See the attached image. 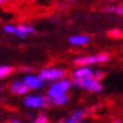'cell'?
I'll return each mask as SVG.
<instances>
[{
  "instance_id": "obj_7",
  "label": "cell",
  "mask_w": 123,
  "mask_h": 123,
  "mask_svg": "<svg viewBox=\"0 0 123 123\" xmlns=\"http://www.w3.org/2000/svg\"><path fill=\"white\" fill-rule=\"evenodd\" d=\"M22 82H25L31 89H40L43 86V82L44 80L40 78V76H36V75H25Z\"/></svg>"
},
{
  "instance_id": "obj_15",
  "label": "cell",
  "mask_w": 123,
  "mask_h": 123,
  "mask_svg": "<svg viewBox=\"0 0 123 123\" xmlns=\"http://www.w3.org/2000/svg\"><path fill=\"white\" fill-rule=\"evenodd\" d=\"M15 28H17V26H14V25H11V24H8V25H6V26L3 28V31H4L6 33H14V32H15Z\"/></svg>"
},
{
  "instance_id": "obj_9",
  "label": "cell",
  "mask_w": 123,
  "mask_h": 123,
  "mask_svg": "<svg viewBox=\"0 0 123 123\" xmlns=\"http://www.w3.org/2000/svg\"><path fill=\"white\" fill-rule=\"evenodd\" d=\"M93 72L94 71L90 68V65H79V68L73 72V76L75 78H87V76H91Z\"/></svg>"
},
{
  "instance_id": "obj_11",
  "label": "cell",
  "mask_w": 123,
  "mask_h": 123,
  "mask_svg": "<svg viewBox=\"0 0 123 123\" xmlns=\"http://www.w3.org/2000/svg\"><path fill=\"white\" fill-rule=\"evenodd\" d=\"M89 42H90V36H87V35H75V36L69 37V43H72L75 46H82L89 43Z\"/></svg>"
},
{
  "instance_id": "obj_19",
  "label": "cell",
  "mask_w": 123,
  "mask_h": 123,
  "mask_svg": "<svg viewBox=\"0 0 123 123\" xmlns=\"http://www.w3.org/2000/svg\"><path fill=\"white\" fill-rule=\"evenodd\" d=\"M4 1H6V0H0V4H1V3H4Z\"/></svg>"
},
{
  "instance_id": "obj_2",
  "label": "cell",
  "mask_w": 123,
  "mask_h": 123,
  "mask_svg": "<svg viewBox=\"0 0 123 123\" xmlns=\"http://www.w3.org/2000/svg\"><path fill=\"white\" fill-rule=\"evenodd\" d=\"M71 86H72V82L71 80L64 79V78L57 79L55 82L50 86V89L47 91V97H50L51 100H53V98H55L58 95L65 94V93H68V90H69Z\"/></svg>"
},
{
  "instance_id": "obj_14",
  "label": "cell",
  "mask_w": 123,
  "mask_h": 123,
  "mask_svg": "<svg viewBox=\"0 0 123 123\" xmlns=\"http://www.w3.org/2000/svg\"><path fill=\"white\" fill-rule=\"evenodd\" d=\"M105 11L106 12H115V14L123 15V6H119V7H106Z\"/></svg>"
},
{
  "instance_id": "obj_6",
  "label": "cell",
  "mask_w": 123,
  "mask_h": 123,
  "mask_svg": "<svg viewBox=\"0 0 123 123\" xmlns=\"http://www.w3.org/2000/svg\"><path fill=\"white\" fill-rule=\"evenodd\" d=\"M10 89H11V93H14L15 95H26L31 87L25 82H12Z\"/></svg>"
},
{
  "instance_id": "obj_20",
  "label": "cell",
  "mask_w": 123,
  "mask_h": 123,
  "mask_svg": "<svg viewBox=\"0 0 123 123\" xmlns=\"http://www.w3.org/2000/svg\"><path fill=\"white\" fill-rule=\"evenodd\" d=\"M1 91H3V89H1V87H0V94H1Z\"/></svg>"
},
{
  "instance_id": "obj_21",
  "label": "cell",
  "mask_w": 123,
  "mask_h": 123,
  "mask_svg": "<svg viewBox=\"0 0 123 123\" xmlns=\"http://www.w3.org/2000/svg\"><path fill=\"white\" fill-rule=\"evenodd\" d=\"M108 1H115V0H108Z\"/></svg>"
},
{
  "instance_id": "obj_8",
  "label": "cell",
  "mask_w": 123,
  "mask_h": 123,
  "mask_svg": "<svg viewBox=\"0 0 123 123\" xmlns=\"http://www.w3.org/2000/svg\"><path fill=\"white\" fill-rule=\"evenodd\" d=\"M31 33H35V28L31 25H18L14 32V35H17L18 37H26Z\"/></svg>"
},
{
  "instance_id": "obj_16",
  "label": "cell",
  "mask_w": 123,
  "mask_h": 123,
  "mask_svg": "<svg viewBox=\"0 0 123 123\" xmlns=\"http://www.w3.org/2000/svg\"><path fill=\"white\" fill-rule=\"evenodd\" d=\"M35 122H36V123H46V122H47V116H46L44 113H40L39 116L35 119Z\"/></svg>"
},
{
  "instance_id": "obj_3",
  "label": "cell",
  "mask_w": 123,
  "mask_h": 123,
  "mask_svg": "<svg viewBox=\"0 0 123 123\" xmlns=\"http://www.w3.org/2000/svg\"><path fill=\"white\" fill-rule=\"evenodd\" d=\"M53 104L50 97H42V95H28L24 98V105L26 108H46Z\"/></svg>"
},
{
  "instance_id": "obj_5",
  "label": "cell",
  "mask_w": 123,
  "mask_h": 123,
  "mask_svg": "<svg viewBox=\"0 0 123 123\" xmlns=\"http://www.w3.org/2000/svg\"><path fill=\"white\" fill-rule=\"evenodd\" d=\"M39 76L43 80H57V79H61L65 76V71H62L60 68H44L42 69Z\"/></svg>"
},
{
  "instance_id": "obj_18",
  "label": "cell",
  "mask_w": 123,
  "mask_h": 123,
  "mask_svg": "<svg viewBox=\"0 0 123 123\" xmlns=\"http://www.w3.org/2000/svg\"><path fill=\"white\" fill-rule=\"evenodd\" d=\"M120 31L119 29H112V32H109V36H113V37H117V36H120Z\"/></svg>"
},
{
  "instance_id": "obj_17",
  "label": "cell",
  "mask_w": 123,
  "mask_h": 123,
  "mask_svg": "<svg viewBox=\"0 0 123 123\" xmlns=\"http://www.w3.org/2000/svg\"><path fill=\"white\" fill-rule=\"evenodd\" d=\"M91 76L100 80V79L104 78V72H102V71H95V72H93V75H91Z\"/></svg>"
},
{
  "instance_id": "obj_12",
  "label": "cell",
  "mask_w": 123,
  "mask_h": 123,
  "mask_svg": "<svg viewBox=\"0 0 123 123\" xmlns=\"http://www.w3.org/2000/svg\"><path fill=\"white\" fill-rule=\"evenodd\" d=\"M68 101H69V95L65 93V94H61L58 97H55V98H53V104L57 106H61V105H65Z\"/></svg>"
},
{
  "instance_id": "obj_4",
  "label": "cell",
  "mask_w": 123,
  "mask_h": 123,
  "mask_svg": "<svg viewBox=\"0 0 123 123\" xmlns=\"http://www.w3.org/2000/svg\"><path fill=\"white\" fill-rule=\"evenodd\" d=\"M108 60H109V55L102 53V54H98V55L78 57V58H75L73 64H76V65H91V64H95V62H106Z\"/></svg>"
},
{
  "instance_id": "obj_10",
  "label": "cell",
  "mask_w": 123,
  "mask_h": 123,
  "mask_svg": "<svg viewBox=\"0 0 123 123\" xmlns=\"http://www.w3.org/2000/svg\"><path fill=\"white\" fill-rule=\"evenodd\" d=\"M84 115H86V111L78 109V111H75L73 113H71V115L65 119V122L67 123H79L84 119Z\"/></svg>"
},
{
  "instance_id": "obj_13",
  "label": "cell",
  "mask_w": 123,
  "mask_h": 123,
  "mask_svg": "<svg viewBox=\"0 0 123 123\" xmlns=\"http://www.w3.org/2000/svg\"><path fill=\"white\" fill-rule=\"evenodd\" d=\"M14 71V68L12 67H7V65H1L0 67V79H3V78H7L10 73Z\"/></svg>"
},
{
  "instance_id": "obj_1",
  "label": "cell",
  "mask_w": 123,
  "mask_h": 123,
  "mask_svg": "<svg viewBox=\"0 0 123 123\" xmlns=\"http://www.w3.org/2000/svg\"><path fill=\"white\" fill-rule=\"evenodd\" d=\"M75 86H78L80 89H84L91 93H101L102 91V84L98 79L93 78V76H87V78H73L72 82Z\"/></svg>"
}]
</instances>
